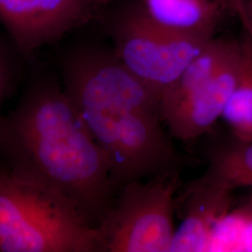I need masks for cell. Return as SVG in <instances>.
Here are the masks:
<instances>
[{
	"instance_id": "6da1fadb",
	"label": "cell",
	"mask_w": 252,
	"mask_h": 252,
	"mask_svg": "<svg viewBox=\"0 0 252 252\" xmlns=\"http://www.w3.org/2000/svg\"><path fill=\"white\" fill-rule=\"evenodd\" d=\"M0 163L69 203L92 227L117 194L106 154L51 62L33 66L15 108L0 116Z\"/></svg>"
},
{
	"instance_id": "7a4b0ae2",
	"label": "cell",
	"mask_w": 252,
	"mask_h": 252,
	"mask_svg": "<svg viewBox=\"0 0 252 252\" xmlns=\"http://www.w3.org/2000/svg\"><path fill=\"white\" fill-rule=\"evenodd\" d=\"M54 46L50 62L106 154L118 190L130 181L180 171L182 159L162 128L161 95L126 67L112 46L88 38Z\"/></svg>"
},
{
	"instance_id": "3957f363",
	"label": "cell",
	"mask_w": 252,
	"mask_h": 252,
	"mask_svg": "<svg viewBox=\"0 0 252 252\" xmlns=\"http://www.w3.org/2000/svg\"><path fill=\"white\" fill-rule=\"evenodd\" d=\"M0 252H101L99 233L69 203L0 163Z\"/></svg>"
},
{
	"instance_id": "277c9868",
	"label": "cell",
	"mask_w": 252,
	"mask_h": 252,
	"mask_svg": "<svg viewBox=\"0 0 252 252\" xmlns=\"http://www.w3.org/2000/svg\"><path fill=\"white\" fill-rule=\"evenodd\" d=\"M97 23L119 59L162 99L214 38L168 32L147 18L136 4L120 0L102 8Z\"/></svg>"
},
{
	"instance_id": "5b68a950",
	"label": "cell",
	"mask_w": 252,
	"mask_h": 252,
	"mask_svg": "<svg viewBox=\"0 0 252 252\" xmlns=\"http://www.w3.org/2000/svg\"><path fill=\"white\" fill-rule=\"evenodd\" d=\"M240 39L214 37L162 99L163 123L180 140L208 134L221 118L236 83Z\"/></svg>"
},
{
	"instance_id": "8992f818",
	"label": "cell",
	"mask_w": 252,
	"mask_h": 252,
	"mask_svg": "<svg viewBox=\"0 0 252 252\" xmlns=\"http://www.w3.org/2000/svg\"><path fill=\"white\" fill-rule=\"evenodd\" d=\"M180 171L123 185L97 230L101 252H170Z\"/></svg>"
},
{
	"instance_id": "52a82bcc",
	"label": "cell",
	"mask_w": 252,
	"mask_h": 252,
	"mask_svg": "<svg viewBox=\"0 0 252 252\" xmlns=\"http://www.w3.org/2000/svg\"><path fill=\"white\" fill-rule=\"evenodd\" d=\"M94 0H0V27L28 62L44 47L96 23Z\"/></svg>"
},
{
	"instance_id": "ba28073f",
	"label": "cell",
	"mask_w": 252,
	"mask_h": 252,
	"mask_svg": "<svg viewBox=\"0 0 252 252\" xmlns=\"http://www.w3.org/2000/svg\"><path fill=\"white\" fill-rule=\"evenodd\" d=\"M233 189L207 171L191 182L180 199L183 219L170 252H208L214 228L232 208Z\"/></svg>"
},
{
	"instance_id": "9c48e42d",
	"label": "cell",
	"mask_w": 252,
	"mask_h": 252,
	"mask_svg": "<svg viewBox=\"0 0 252 252\" xmlns=\"http://www.w3.org/2000/svg\"><path fill=\"white\" fill-rule=\"evenodd\" d=\"M154 25L177 35L215 37L226 10L217 0H139L136 3Z\"/></svg>"
},
{
	"instance_id": "30bf717a",
	"label": "cell",
	"mask_w": 252,
	"mask_h": 252,
	"mask_svg": "<svg viewBox=\"0 0 252 252\" xmlns=\"http://www.w3.org/2000/svg\"><path fill=\"white\" fill-rule=\"evenodd\" d=\"M207 172L232 189L252 187V141L233 135L209 142L206 151Z\"/></svg>"
},
{
	"instance_id": "8fae6325",
	"label": "cell",
	"mask_w": 252,
	"mask_h": 252,
	"mask_svg": "<svg viewBox=\"0 0 252 252\" xmlns=\"http://www.w3.org/2000/svg\"><path fill=\"white\" fill-rule=\"evenodd\" d=\"M240 39V62L236 83L221 118L233 135L252 141V41L246 33Z\"/></svg>"
},
{
	"instance_id": "7c38bea8",
	"label": "cell",
	"mask_w": 252,
	"mask_h": 252,
	"mask_svg": "<svg viewBox=\"0 0 252 252\" xmlns=\"http://www.w3.org/2000/svg\"><path fill=\"white\" fill-rule=\"evenodd\" d=\"M213 243L220 252H252V197L219 221Z\"/></svg>"
},
{
	"instance_id": "4fadbf2b",
	"label": "cell",
	"mask_w": 252,
	"mask_h": 252,
	"mask_svg": "<svg viewBox=\"0 0 252 252\" xmlns=\"http://www.w3.org/2000/svg\"><path fill=\"white\" fill-rule=\"evenodd\" d=\"M29 63L9 35L0 29V116L4 103L17 90Z\"/></svg>"
},
{
	"instance_id": "5bb4252c",
	"label": "cell",
	"mask_w": 252,
	"mask_h": 252,
	"mask_svg": "<svg viewBox=\"0 0 252 252\" xmlns=\"http://www.w3.org/2000/svg\"><path fill=\"white\" fill-rule=\"evenodd\" d=\"M226 12L239 20L246 33L252 41V0H222Z\"/></svg>"
},
{
	"instance_id": "9a60e30c",
	"label": "cell",
	"mask_w": 252,
	"mask_h": 252,
	"mask_svg": "<svg viewBox=\"0 0 252 252\" xmlns=\"http://www.w3.org/2000/svg\"><path fill=\"white\" fill-rule=\"evenodd\" d=\"M98 5H100L102 8L103 7H105V6H107V5H109V4H111V3H113L114 1H116V0H94Z\"/></svg>"
},
{
	"instance_id": "2e32d148",
	"label": "cell",
	"mask_w": 252,
	"mask_h": 252,
	"mask_svg": "<svg viewBox=\"0 0 252 252\" xmlns=\"http://www.w3.org/2000/svg\"><path fill=\"white\" fill-rule=\"evenodd\" d=\"M217 1H219V2H220L221 5H222V0H217Z\"/></svg>"
}]
</instances>
